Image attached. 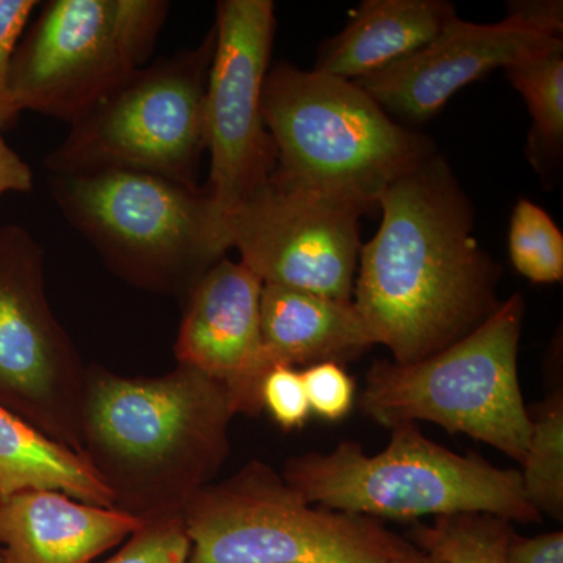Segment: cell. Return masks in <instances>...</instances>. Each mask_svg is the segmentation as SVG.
I'll use <instances>...</instances> for the list:
<instances>
[{
  "label": "cell",
  "mask_w": 563,
  "mask_h": 563,
  "mask_svg": "<svg viewBox=\"0 0 563 563\" xmlns=\"http://www.w3.org/2000/svg\"><path fill=\"white\" fill-rule=\"evenodd\" d=\"M33 188L31 166L7 143L0 129V199L10 192H27Z\"/></svg>",
  "instance_id": "obj_28"
},
{
  "label": "cell",
  "mask_w": 563,
  "mask_h": 563,
  "mask_svg": "<svg viewBox=\"0 0 563 563\" xmlns=\"http://www.w3.org/2000/svg\"><path fill=\"white\" fill-rule=\"evenodd\" d=\"M262 342L273 366L344 365L374 346L354 302L263 284Z\"/></svg>",
  "instance_id": "obj_16"
},
{
  "label": "cell",
  "mask_w": 563,
  "mask_h": 563,
  "mask_svg": "<svg viewBox=\"0 0 563 563\" xmlns=\"http://www.w3.org/2000/svg\"><path fill=\"white\" fill-rule=\"evenodd\" d=\"M512 523L488 514H455L410 529V543L442 563H507Z\"/></svg>",
  "instance_id": "obj_20"
},
{
  "label": "cell",
  "mask_w": 563,
  "mask_h": 563,
  "mask_svg": "<svg viewBox=\"0 0 563 563\" xmlns=\"http://www.w3.org/2000/svg\"><path fill=\"white\" fill-rule=\"evenodd\" d=\"M523 318V296L514 292L476 331L424 361L374 362L361 396L363 413L388 429L433 422L521 465L531 433L518 376Z\"/></svg>",
  "instance_id": "obj_6"
},
{
  "label": "cell",
  "mask_w": 563,
  "mask_h": 563,
  "mask_svg": "<svg viewBox=\"0 0 563 563\" xmlns=\"http://www.w3.org/2000/svg\"><path fill=\"white\" fill-rule=\"evenodd\" d=\"M263 282L242 262L222 257L185 295L174 354L224 385L239 415L257 417L262 384L273 368L262 342Z\"/></svg>",
  "instance_id": "obj_14"
},
{
  "label": "cell",
  "mask_w": 563,
  "mask_h": 563,
  "mask_svg": "<svg viewBox=\"0 0 563 563\" xmlns=\"http://www.w3.org/2000/svg\"><path fill=\"white\" fill-rule=\"evenodd\" d=\"M206 102V185L222 246L229 218L272 179L277 152L263 120L262 98L272 60L276 9L272 0H221Z\"/></svg>",
  "instance_id": "obj_11"
},
{
  "label": "cell",
  "mask_w": 563,
  "mask_h": 563,
  "mask_svg": "<svg viewBox=\"0 0 563 563\" xmlns=\"http://www.w3.org/2000/svg\"><path fill=\"white\" fill-rule=\"evenodd\" d=\"M65 220L141 290L185 298L225 257L209 192L154 174H52Z\"/></svg>",
  "instance_id": "obj_5"
},
{
  "label": "cell",
  "mask_w": 563,
  "mask_h": 563,
  "mask_svg": "<svg viewBox=\"0 0 563 563\" xmlns=\"http://www.w3.org/2000/svg\"><path fill=\"white\" fill-rule=\"evenodd\" d=\"M310 412L325 421H340L351 412L355 401V384L340 363L322 362L303 368Z\"/></svg>",
  "instance_id": "obj_26"
},
{
  "label": "cell",
  "mask_w": 563,
  "mask_h": 563,
  "mask_svg": "<svg viewBox=\"0 0 563 563\" xmlns=\"http://www.w3.org/2000/svg\"><path fill=\"white\" fill-rule=\"evenodd\" d=\"M168 11L165 0L47 2L14 52L18 109L73 124L147 65Z\"/></svg>",
  "instance_id": "obj_9"
},
{
  "label": "cell",
  "mask_w": 563,
  "mask_h": 563,
  "mask_svg": "<svg viewBox=\"0 0 563 563\" xmlns=\"http://www.w3.org/2000/svg\"><path fill=\"white\" fill-rule=\"evenodd\" d=\"M363 214L272 177L225 222L224 242L263 284L352 301Z\"/></svg>",
  "instance_id": "obj_12"
},
{
  "label": "cell",
  "mask_w": 563,
  "mask_h": 563,
  "mask_svg": "<svg viewBox=\"0 0 563 563\" xmlns=\"http://www.w3.org/2000/svg\"><path fill=\"white\" fill-rule=\"evenodd\" d=\"M454 16L444 0H365L322 44L313 69L357 81L390 68L439 36Z\"/></svg>",
  "instance_id": "obj_17"
},
{
  "label": "cell",
  "mask_w": 563,
  "mask_h": 563,
  "mask_svg": "<svg viewBox=\"0 0 563 563\" xmlns=\"http://www.w3.org/2000/svg\"><path fill=\"white\" fill-rule=\"evenodd\" d=\"M531 433L525 462L526 498L540 515L563 520V396L562 390L529 409Z\"/></svg>",
  "instance_id": "obj_21"
},
{
  "label": "cell",
  "mask_w": 563,
  "mask_h": 563,
  "mask_svg": "<svg viewBox=\"0 0 563 563\" xmlns=\"http://www.w3.org/2000/svg\"><path fill=\"white\" fill-rule=\"evenodd\" d=\"M282 476L307 503L377 521L488 514L531 525L543 518L526 498L520 470L454 453L415 422L393 428L383 453L342 442L331 453L288 459Z\"/></svg>",
  "instance_id": "obj_4"
},
{
  "label": "cell",
  "mask_w": 563,
  "mask_h": 563,
  "mask_svg": "<svg viewBox=\"0 0 563 563\" xmlns=\"http://www.w3.org/2000/svg\"><path fill=\"white\" fill-rule=\"evenodd\" d=\"M377 207L383 221L362 244L352 302L374 346L412 365L498 310L501 268L474 236L468 196L437 152L393 181Z\"/></svg>",
  "instance_id": "obj_1"
},
{
  "label": "cell",
  "mask_w": 563,
  "mask_h": 563,
  "mask_svg": "<svg viewBox=\"0 0 563 563\" xmlns=\"http://www.w3.org/2000/svg\"><path fill=\"white\" fill-rule=\"evenodd\" d=\"M143 521L117 507L79 501L58 490L0 499L2 563H96Z\"/></svg>",
  "instance_id": "obj_15"
},
{
  "label": "cell",
  "mask_w": 563,
  "mask_h": 563,
  "mask_svg": "<svg viewBox=\"0 0 563 563\" xmlns=\"http://www.w3.org/2000/svg\"><path fill=\"white\" fill-rule=\"evenodd\" d=\"M507 563H563V532L553 531L536 537H510Z\"/></svg>",
  "instance_id": "obj_27"
},
{
  "label": "cell",
  "mask_w": 563,
  "mask_h": 563,
  "mask_svg": "<svg viewBox=\"0 0 563 563\" xmlns=\"http://www.w3.org/2000/svg\"><path fill=\"white\" fill-rule=\"evenodd\" d=\"M390 563H442L433 559L432 555L426 554L420 548L415 547L407 540L398 554L391 559Z\"/></svg>",
  "instance_id": "obj_29"
},
{
  "label": "cell",
  "mask_w": 563,
  "mask_h": 563,
  "mask_svg": "<svg viewBox=\"0 0 563 563\" xmlns=\"http://www.w3.org/2000/svg\"><path fill=\"white\" fill-rule=\"evenodd\" d=\"M25 490H58L114 507L109 488L80 454L0 406V499Z\"/></svg>",
  "instance_id": "obj_18"
},
{
  "label": "cell",
  "mask_w": 563,
  "mask_h": 563,
  "mask_svg": "<svg viewBox=\"0 0 563 563\" xmlns=\"http://www.w3.org/2000/svg\"><path fill=\"white\" fill-rule=\"evenodd\" d=\"M236 415L231 391L191 366L158 377L87 366L80 454L117 509L141 521L184 517L228 461Z\"/></svg>",
  "instance_id": "obj_2"
},
{
  "label": "cell",
  "mask_w": 563,
  "mask_h": 563,
  "mask_svg": "<svg viewBox=\"0 0 563 563\" xmlns=\"http://www.w3.org/2000/svg\"><path fill=\"white\" fill-rule=\"evenodd\" d=\"M562 21L548 0L510 3L509 14L493 24L454 16L428 46L355 84L390 117L422 124L493 70L563 51Z\"/></svg>",
  "instance_id": "obj_13"
},
{
  "label": "cell",
  "mask_w": 563,
  "mask_h": 563,
  "mask_svg": "<svg viewBox=\"0 0 563 563\" xmlns=\"http://www.w3.org/2000/svg\"><path fill=\"white\" fill-rule=\"evenodd\" d=\"M262 110L277 152L274 179L365 213L435 152L355 81L290 63L266 74Z\"/></svg>",
  "instance_id": "obj_3"
},
{
  "label": "cell",
  "mask_w": 563,
  "mask_h": 563,
  "mask_svg": "<svg viewBox=\"0 0 563 563\" xmlns=\"http://www.w3.org/2000/svg\"><path fill=\"white\" fill-rule=\"evenodd\" d=\"M214 32L198 47L143 66L87 114L46 158L52 174L136 172L198 187L203 102Z\"/></svg>",
  "instance_id": "obj_8"
},
{
  "label": "cell",
  "mask_w": 563,
  "mask_h": 563,
  "mask_svg": "<svg viewBox=\"0 0 563 563\" xmlns=\"http://www.w3.org/2000/svg\"><path fill=\"white\" fill-rule=\"evenodd\" d=\"M184 521L188 563H390L407 542L373 518L307 503L262 461L203 487Z\"/></svg>",
  "instance_id": "obj_7"
},
{
  "label": "cell",
  "mask_w": 563,
  "mask_h": 563,
  "mask_svg": "<svg viewBox=\"0 0 563 563\" xmlns=\"http://www.w3.org/2000/svg\"><path fill=\"white\" fill-rule=\"evenodd\" d=\"M85 373L47 299L43 247L22 225H2L0 406L80 454Z\"/></svg>",
  "instance_id": "obj_10"
},
{
  "label": "cell",
  "mask_w": 563,
  "mask_h": 563,
  "mask_svg": "<svg viewBox=\"0 0 563 563\" xmlns=\"http://www.w3.org/2000/svg\"><path fill=\"white\" fill-rule=\"evenodd\" d=\"M261 398L262 409L287 432L303 428L312 415L302 373L292 366H273L263 379Z\"/></svg>",
  "instance_id": "obj_25"
},
{
  "label": "cell",
  "mask_w": 563,
  "mask_h": 563,
  "mask_svg": "<svg viewBox=\"0 0 563 563\" xmlns=\"http://www.w3.org/2000/svg\"><path fill=\"white\" fill-rule=\"evenodd\" d=\"M36 5V0H0V129L3 132L21 118L11 92V65Z\"/></svg>",
  "instance_id": "obj_24"
},
{
  "label": "cell",
  "mask_w": 563,
  "mask_h": 563,
  "mask_svg": "<svg viewBox=\"0 0 563 563\" xmlns=\"http://www.w3.org/2000/svg\"><path fill=\"white\" fill-rule=\"evenodd\" d=\"M506 76L531 113L529 162L543 177L551 176L563 151V51L517 63Z\"/></svg>",
  "instance_id": "obj_19"
},
{
  "label": "cell",
  "mask_w": 563,
  "mask_h": 563,
  "mask_svg": "<svg viewBox=\"0 0 563 563\" xmlns=\"http://www.w3.org/2000/svg\"><path fill=\"white\" fill-rule=\"evenodd\" d=\"M0 563H2V559H0Z\"/></svg>",
  "instance_id": "obj_30"
},
{
  "label": "cell",
  "mask_w": 563,
  "mask_h": 563,
  "mask_svg": "<svg viewBox=\"0 0 563 563\" xmlns=\"http://www.w3.org/2000/svg\"><path fill=\"white\" fill-rule=\"evenodd\" d=\"M190 539L184 517L143 521L117 554L102 563H188Z\"/></svg>",
  "instance_id": "obj_23"
},
{
  "label": "cell",
  "mask_w": 563,
  "mask_h": 563,
  "mask_svg": "<svg viewBox=\"0 0 563 563\" xmlns=\"http://www.w3.org/2000/svg\"><path fill=\"white\" fill-rule=\"evenodd\" d=\"M509 255L514 268L533 284L563 280V235L547 210L518 199L509 224Z\"/></svg>",
  "instance_id": "obj_22"
}]
</instances>
